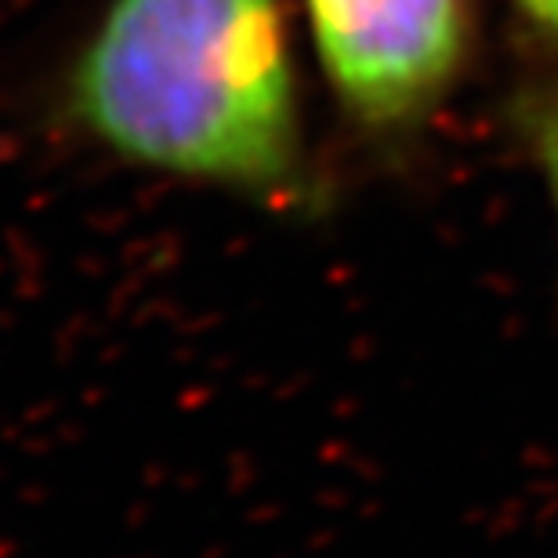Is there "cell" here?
<instances>
[{
    "instance_id": "6da1fadb",
    "label": "cell",
    "mask_w": 558,
    "mask_h": 558,
    "mask_svg": "<svg viewBox=\"0 0 558 558\" xmlns=\"http://www.w3.org/2000/svg\"><path fill=\"white\" fill-rule=\"evenodd\" d=\"M51 113L135 171L294 215L323 196L287 0H102Z\"/></svg>"
},
{
    "instance_id": "7a4b0ae2",
    "label": "cell",
    "mask_w": 558,
    "mask_h": 558,
    "mask_svg": "<svg viewBox=\"0 0 558 558\" xmlns=\"http://www.w3.org/2000/svg\"><path fill=\"white\" fill-rule=\"evenodd\" d=\"M333 113L374 153L410 149L475 65V0H298Z\"/></svg>"
},
{
    "instance_id": "3957f363",
    "label": "cell",
    "mask_w": 558,
    "mask_h": 558,
    "mask_svg": "<svg viewBox=\"0 0 558 558\" xmlns=\"http://www.w3.org/2000/svg\"><path fill=\"white\" fill-rule=\"evenodd\" d=\"M511 128L530 163L537 167L558 221V76L526 87L511 106Z\"/></svg>"
},
{
    "instance_id": "277c9868",
    "label": "cell",
    "mask_w": 558,
    "mask_h": 558,
    "mask_svg": "<svg viewBox=\"0 0 558 558\" xmlns=\"http://www.w3.org/2000/svg\"><path fill=\"white\" fill-rule=\"evenodd\" d=\"M508 8L541 48L558 51V0H508Z\"/></svg>"
}]
</instances>
